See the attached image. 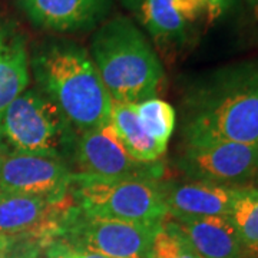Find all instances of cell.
<instances>
[{"mask_svg":"<svg viewBox=\"0 0 258 258\" xmlns=\"http://www.w3.org/2000/svg\"><path fill=\"white\" fill-rule=\"evenodd\" d=\"M39 29L75 33L96 29L109 18L113 0H15Z\"/></svg>","mask_w":258,"mask_h":258,"instance_id":"cell-11","label":"cell"},{"mask_svg":"<svg viewBox=\"0 0 258 258\" xmlns=\"http://www.w3.org/2000/svg\"><path fill=\"white\" fill-rule=\"evenodd\" d=\"M93 63L115 103H139L157 96L164 66L142 29L126 15H113L95 29Z\"/></svg>","mask_w":258,"mask_h":258,"instance_id":"cell-3","label":"cell"},{"mask_svg":"<svg viewBox=\"0 0 258 258\" xmlns=\"http://www.w3.org/2000/svg\"><path fill=\"white\" fill-rule=\"evenodd\" d=\"M247 3H248V6L252 10V13H254V16L258 20V0H247Z\"/></svg>","mask_w":258,"mask_h":258,"instance_id":"cell-22","label":"cell"},{"mask_svg":"<svg viewBox=\"0 0 258 258\" xmlns=\"http://www.w3.org/2000/svg\"><path fill=\"white\" fill-rule=\"evenodd\" d=\"M74 207L62 201H52L23 194L0 192V237L10 238L25 234H56L64 215Z\"/></svg>","mask_w":258,"mask_h":258,"instance_id":"cell-13","label":"cell"},{"mask_svg":"<svg viewBox=\"0 0 258 258\" xmlns=\"http://www.w3.org/2000/svg\"><path fill=\"white\" fill-rule=\"evenodd\" d=\"M47 258H109L86 249L74 248L62 241H55L47 249Z\"/></svg>","mask_w":258,"mask_h":258,"instance_id":"cell-20","label":"cell"},{"mask_svg":"<svg viewBox=\"0 0 258 258\" xmlns=\"http://www.w3.org/2000/svg\"><path fill=\"white\" fill-rule=\"evenodd\" d=\"M139 122L148 135L161 147L168 148V142L175 129L176 115L168 102L151 98L135 103Z\"/></svg>","mask_w":258,"mask_h":258,"instance_id":"cell-18","label":"cell"},{"mask_svg":"<svg viewBox=\"0 0 258 258\" xmlns=\"http://www.w3.org/2000/svg\"><path fill=\"white\" fill-rule=\"evenodd\" d=\"M255 179H257V182H258V175H257V178H255Z\"/></svg>","mask_w":258,"mask_h":258,"instance_id":"cell-24","label":"cell"},{"mask_svg":"<svg viewBox=\"0 0 258 258\" xmlns=\"http://www.w3.org/2000/svg\"><path fill=\"white\" fill-rule=\"evenodd\" d=\"M122 5L154 42L157 53L166 57L189 46L200 22L208 20L203 0H122Z\"/></svg>","mask_w":258,"mask_h":258,"instance_id":"cell-7","label":"cell"},{"mask_svg":"<svg viewBox=\"0 0 258 258\" xmlns=\"http://www.w3.org/2000/svg\"><path fill=\"white\" fill-rule=\"evenodd\" d=\"M76 131L40 91L26 89L0 113V149L64 161L75 154Z\"/></svg>","mask_w":258,"mask_h":258,"instance_id":"cell-4","label":"cell"},{"mask_svg":"<svg viewBox=\"0 0 258 258\" xmlns=\"http://www.w3.org/2000/svg\"><path fill=\"white\" fill-rule=\"evenodd\" d=\"M198 258H247L230 217L171 220Z\"/></svg>","mask_w":258,"mask_h":258,"instance_id":"cell-14","label":"cell"},{"mask_svg":"<svg viewBox=\"0 0 258 258\" xmlns=\"http://www.w3.org/2000/svg\"><path fill=\"white\" fill-rule=\"evenodd\" d=\"M166 214L171 220L230 217L234 203L247 186H225L203 181L161 182Z\"/></svg>","mask_w":258,"mask_h":258,"instance_id":"cell-12","label":"cell"},{"mask_svg":"<svg viewBox=\"0 0 258 258\" xmlns=\"http://www.w3.org/2000/svg\"><path fill=\"white\" fill-rule=\"evenodd\" d=\"M109 122L129 155L139 162L155 164L166 152V148L157 144L142 128L135 103L113 102Z\"/></svg>","mask_w":258,"mask_h":258,"instance_id":"cell-16","label":"cell"},{"mask_svg":"<svg viewBox=\"0 0 258 258\" xmlns=\"http://www.w3.org/2000/svg\"><path fill=\"white\" fill-rule=\"evenodd\" d=\"M237 0H203L204 6L207 9L208 20L220 18L222 13H225Z\"/></svg>","mask_w":258,"mask_h":258,"instance_id":"cell-21","label":"cell"},{"mask_svg":"<svg viewBox=\"0 0 258 258\" xmlns=\"http://www.w3.org/2000/svg\"><path fill=\"white\" fill-rule=\"evenodd\" d=\"M76 174L98 178H149L158 179L162 168L144 164L129 155L111 122L81 134L75 147Z\"/></svg>","mask_w":258,"mask_h":258,"instance_id":"cell-10","label":"cell"},{"mask_svg":"<svg viewBox=\"0 0 258 258\" xmlns=\"http://www.w3.org/2000/svg\"><path fill=\"white\" fill-rule=\"evenodd\" d=\"M230 220L240 235L247 258L258 257V188L247 186L232 205Z\"/></svg>","mask_w":258,"mask_h":258,"instance_id":"cell-17","label":"cell"},{"mask_svg":"<svg viewBox=\"0 0 258 258\" xmlns=\"http://www.w3.org/2000/svg\"><path fill=\"white\" fill-rule=\"evenodd\" d=\"M71 197L89 217L141 224H161L168 218L158 179H108L74 172Z\"/></svg>","mask_w":258,"mask_h":258,"instance_id":"cell-5","label":"cell"},{"mask_svg":"<svg viewBox=\"0 0 258 258\" xmlns=\"http://www.w3.org/2000/svg\"><path fill=\"white\" fill-rule=\"evenodd\" d=\"M39 91L81 134L111 119L112 101L89 50L69 39H47L30 53Z\"/></svg>","mask_w":258,"mask_h":258,"instance_id":"cell-2","label":"cell"},{"mask_svg":"<svg viewBox=\"0 0 258 258\" xmlns=\"http://www.w3.org/2000/svg\"><path fill=\"white\" fill-rule=\"evenodd\" d=\"M162 224V222H161ZM161 224L116 221L83 214L74 205L64 215L59 238L74 247L109 258H147Z\"/></svg>","mask_w":258,"mask_h":258,"instance_id":"cell-6","label":"cell"},{"mask_svg":"<svg viewBox=\"0 0 258 258\" xmlns=\"http://www.w3.org/2000/svg\"><path fill=\"white\" fill-rule=\"evenodd\" d=\"M72 179V169L60 159L0 149V192L62 201L71 195Z\"/></svg>","mask_w":258,"mask_h":258,"instance_id":"cell-9","label":"cell"},{"mask_svg":"<svg viewBox=\"0 0 258 258\" xmlns=\"http://www.w3.org/2000/svg\"><path fill=\"white\" fill-rule=\"evenodd\" d=\"M8 242H9V238H3V237H0V252L6 248Z\"/></svg>","mask_w":258,"mask_h":258,"instance_id":"cell-23","label":"cell"},{"mask_svg":"<svg viewBox=\"0 0 258 258\" xmlns=\"http://www.w3.org/2000/svg\"><path fill=\"white\" fill-rule=\"evenodd\" d=\"M30 82V53L26 37L12 22L0 19V113Z\"/></svg>","mask_w":258,"mask_h":258,"instance_id":"cell-15","label":"cell"},{"mask_svg":"<svg viewBox=\"0 0 258 258\" xmlns=\"http://www.w3.org/2000/svg\"><path fill=\"white\" fill-rule=\"evenodd\" d=\"M182 106L185 145L258 142V59L215 71L186 93Z\"/></svg>","mask_w":258,"mask_h":258,"instance_id":"cell-1","label":"cell"},{"mask_svg":"<svg viewBox=\"0 0 258 258\" xmlns=\"http://www.w3.org/2000/svg\"><path fill=\"white\" fill-rule=\"evenodd\" d=\"M176 166L192 181L245 186L258 175V142H208L185 145Z\"/></svg>","mask_w":258,"mask_h":258,"instance_id":"cell-8","label":"cell"},{"mask_svg":"<svg viewBox=\"0 0 258 258\" xmlns=\"http://www.w3.org/2000/svg\"><path fill=\"white\" fill-rule=\"evenodd\" d=\"M255 258H258V257H255Z\"/></svg>","mask_w":258,"mask_h":258,"instance_id":"cell-25","label":"cell"},{"mask_svg":"<svg viewBox=\"0 0 258 258\" xmlns=\"http://www.w3.org/2000/svg\"><path fill=\"white\" fill-rule=\"evenodd\" d=\"M147 258H198L172 221H164L152 240Z\"/></svg>","mask_w":258,"mask_h":258,"instance_id":"cell-19","label":"cell"}]
</instances>
